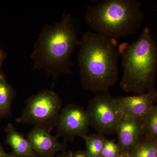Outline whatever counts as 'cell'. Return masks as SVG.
<instances>
[{
  "label": "cell",
  "instance_id": "4fadbf2b",
  "mask_svg": "<svg viewBox=\"0 0 157 157\" xmlns=\"http://www.w3.org/2000/svg\"><path fill=\"white\" fill-rule=\"evenodd\" d=\"M157 155V138L144 135L129 157H155Z\"/></svg>",
  "mask_w": 157,
  "mask_h": 157
},
{
  "label": "cell",
  "instance_id": "8992f818",
  "mask_svg": "<svg viewBox=\"0 0 157 157\" xmlns=\"http://www.w3.org/2000/svg\"><path fill=\"white\" fill-rule=\"evenodd\" d=\"M86 111L90 124L101 135L115 132L123 116L116 99L112 98L109 93L98 94L92 99Z\"/></svg>",
  "mask_w": 157,
  "mask_h": 157
},
{
  "label": "cell",
  "instance_id": "ba28073f",
  "mask_svg": "<svg viewBox=\"0 0 157 157\" xmlns=\"http://www.w3.org/2000/svg\"><path fill=\"white\" fill-rule=\"evenodd\" d=\"M118 144L124 153L130 155L144 135L142 121L122 116L116 129Z\"/></svg>",
  "mask_w": 157,
  "mask_h": 157
},
{
  "label": "cell",
  "instance_id": "ffe728a7",
  "mask_svg": "<svg viewBox=\"0 0 157 157\" xmlns=\"http://www.w3.org/2000/svg\"><path fill=\"white\" fill-rule=\"evenodd\" d=\"M6 154L3 151L2 148L0 145V157H4L6 156Z\"/></svg>",
  "mask_w": 157,
  "mask_h": 157
},
{
  "label": "cell",
  "instance_id": "9a60e30c",
  "mask_svg": "<svg viewBox=\"0 0 157 157\" xmlns=\"http://www.w3.org/2000/svg\"><path fill=\"white\" fill-rule=\"evenodd\" d=\"M141 121L144 135L157 138V103Z\"/></svg>",
  "mask_w": 157,
  "mask_h": 157
},
{
  "label": "cell",
  "instance_id": "44dd1931",
  "mask_svg": "<svg viewBox=\"0 0 157 157\" xmlns=\"http://www.w3.org/2000/svg\"><path fill=\"white\" fill-rule=\"evenodd\" d=\"M4 157H21L19 156H18L17 155H6V156H5Z\"/></svg>",
  "mask_w": 157,
  "mask_h": 157
},
{
  "label": "cell",
  "instance_id": "d6986e66",
  "mask_svg": "<svg viewBox=\"0 0 157 157\" xmlns=\"http://www.w3.org/2000/svg\"><path fill=\"white\" fill-rule=\"evenodd\" d=\"M73 154L71 152H65L60 155L59 157H71Z\"/></svg>",
  "mask_w": 157,
  "mask_h": 157
},
{
  "label": "cell",
  "instance_id": "7c38bea8",
  "mask_svg": "<svg viewBox=\"0 0 157 157\" xmlns=\"http://www.w3.org/2000/svg\"><path fill=\"white\" fill-rule=\"evenodd\" d=\"M14 94L4 73L0 71V117L6 116L10 113Z\"/></svg>",
  "mask_w": 157,
  "mask_h": 157
},
{
  "label": "cell",
  "instance_id": "6da1fadb",
  "mask_svg": "<svg viewBox=\"0 0 157 157\" xmlns=\"http://www.w3.org/2000/svg\"><path fill=\"white\" fill-rule=\"evenodd\" d=\"M78 53L79 76L84 89L108 94L118 79V60L120 56L116 39L86 32L79 39Z\"/></svg>",
  "mask_w": 157,
  "mask_h": 157
},
{
  "label": "cell",
  "instance_id": "5b68a950",
  "mask_svg": "<svg viewBox=\"0 0 157 157\" xmlns=\"http://www.w3.org/2000/svg\"><path fill=\"white\" fill-rule=\"evenodd\" d=\"M61 106V100L56 93L43 90L27 101L22 114L16 121L44 128L49 132L56 124Z\"/></svg>",
  "mask_w": 157,
  "mask_h": 157
},
{
  "label": "cell",
  "instance_id": "52a82bcc",
  "mask_svg": "<svg viewBox=\"0 0 157 157\" xmlns=\"http://www.w3.org/2000/svg\"><path fill=\"white\" fill-rule=\"evenodd\" d=\"M60 134L68 137L87 135L90 124L87 111L76 104H71L63 108L56 123Z\"/></svg>",
  "mask_w": 157,
  "mask_h": 157
},
{
  "label": "cell",
  "instance_id": "8fae6325",
  "mask_svg": "<svg viewBox=\"0 0 157 157\" xmlns=\"http://www.w3.org/2000/svg\"><path fill=\"white\" fill-rule=\"evenodd\" d=\"M7 143L11 147L15 155L21 157H32L35 155L28 139L16 131L12 124L6 128Z\"/></svg>",
  "mask_w": 157,
  "mask_h": 157
},
{
  "label": "cell",
  "instance_id": "5bb4252c",
  "mask_svg": "<svg viewBox=\"0 0 157 157\" xmlns=\"http://www.w3.org/2000/svg\"><path fill=\"white\" fill-rule=\"evenodd\" d=\"M86 145V151L90 157H101L106 138L101 134L82 136Z\"/></svg>",
  "mask_w": 157,
  "mask_h": 157
},
{
  "label": "cell",
  "instance_id": "30bf717a",
  "mask_svg": "<svg viewBox=\"0 0 157 157\" xmlns=\"http://www.w3.org/2000/svg\"><path fill=\"white\" fill-rule=\"evenodd\" d=\"M28 139L34 153L42 156H52L64 146L48 130L39 127H35L31 130Z\"/></svg>",
  "mask_w": 157,
  "mask_h": 157
},
{
  "label": "cell",
  "instance_id": "3957f363",
  "mask_svg": "<svg viewBox=\"0 0 157 157\" xmlns=\"http://www.w3.org/2000/svg\"><path fill=\"white\" fill-rule=\"evenodd\" d=\"M123 71L121 88L127 93L142 94L153 89L157 73V45L150 29L145 27L132 43L119 45Z\"/></svg>",
  "mask_w": 157,
  "mask_h": 157
},
{
  "label": "cell",
  "instance_id": "2e32d148",
  "mask_svg": "<svg viewBox=\"0 0 157 157\" xmlns=\"http://www.w3.org/2000/svg\"><path fill=\"white\" fill-rule=\"evenodd\" d=\"M124 154L118 144L105 139L101 157H121Z\"/></svg>",
  "mask_w": 157,
  "mask_h": 157
},
{
  "label": "cell",
  "instance_id": "cb8c5ba5",
  "mask_svg": "<svg viewBox=\"0 0 157 157\" xmlns=\"http://www.w3.org/2000/svg\"><path fill=\"white\" fill-rule=\"evenodd\" d=\"M40 157H52V156H42Z\"/></svg>",
  "mask_w": 157,
  "mask_h": 157
},
{
  "label": "cell",
  "instance_id": "603a6c76",
  "mask_svg": "<svg viewBox=\"0 0 157 157\" xmlns=\"http://www.w3.org/2000/svg\"><path fill=\"white\" fill-rule=\"evenodd\" d=\"M121 157H129V155L128 154H124V155H123Z\"/></svg>",
  "mask_w": 157,
  "mask_h": 157
},
{
  "label": "cell",
  "instance_id": "d4e9b609",
  "mask_svg": "<svg viewBox=\"0 0 157 157\" xmlns=\"http://www.w3.org/2000/svg\"><path fill=\"white\" fill-rule=\"evenodd\" d=\"M155 157H157V155H156L155 156Z\"/></svg>",
  "mask_w": 157,
  "mask_h": 157
},
{
  "label": "cell",
  "instance_id": "484cf974",
  "mask_svg": "<svg viewBox=\"0 0 157 157\" xmlns=\"http://www.w3.org/2000/svg\"><path fill=\"white\" fill-rule=\"evenodd\" d=\"M156 10H157V9H156Z\"/></svg>",
  "mask_w": 157,
  "mask_h": 157
},
{
  "label": "cell",
  "instance_id": "e0dca14e",
  "mask_svg": "<svg viewBox=\"0 0 157 157\" xmlns=\"http://www.w3.org/2000/svg\"><path fill=\"white\" fill-rule=\"evenodd\" d=\"M71 157H90V156L86 151H79L76 152L74 154H73Z\"/></svg>",
  "mask_w": 157,
  "mask_h": 157
},
{
  "label": "cell",
  "instance_id": "7a4b0ae2",
  "mask_svg": "<svg viewBox=\"0 0 157 157\" xmlns=\"http://www.w3.org/2000/svg\"><path fill=\"white\" fill-rule=\"evenodd\" d=\"M79 44L71 14L63 13L59 21L40 31L31 54L33 70H44L53 79L71 74L74 65L71 56Z\"/></svg>",
  "mask_w": 157,
  "mask_h": 157
},
{
  "label": "cell",
  "instance_id": "9c48e42d",
  "mask_svg": "<svg viewBox=\"0 0 157 157\" xmlns=\"http://www.w3.org/2000/svg\"><path fill=\"white\" fill-rule=\"evenodd\" d=\"M155 98L153 89L142 94L116 99L123 116L142 120L155 105Z\"/></svg>",
  "mask_w": 157,
  "mask_h": 157
},
{
  "label": "cell",
  "instance_id": "277c9868",
  "mask_svg": "<svg viewBox=\"0 0 157 157\" xmlns=\"http://www.w3.org/2000/svg\"><path fill=\"white\" fill-rule=\"evenodd\" d=\"M144 18L137 0H102L86 10L85 20L94 33L115 39L135 34Z\"/></svg>",
  "mask_w": 157,
  "mask_h": 157
},
{
  "label": "cell",
  "instance_id": "7402d4cb",
  "mask_svg": "<svg viewBox=\"0 0 157 157\" xmlns=\"http://www.w3.org/2000/svg\"><path fill=\"white\" fill-rule=\"evenodd\" d=\"M155 94H156L155 103H157V90H155Z\"/></svg>",
  "mask_w": 157,
  "mask_h": 157
},
{
  "label": "cell",
  "instance_id": "ac0fdd59",
  "mask_svg": "<svg viewBox=\"0 0 157 157\" xmlns=\"http://www.w3.org/2000/svg\"><path fill=\"white\" fill-rule=\"evenodd\" d=\"M6 56V54L0 48V71H1V68H2V66L3 62L5 60Z\"/></svg>",
  "mask_w": 157,
  "mask_h": 157
}]
</instances>
